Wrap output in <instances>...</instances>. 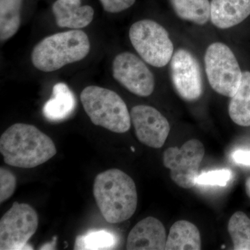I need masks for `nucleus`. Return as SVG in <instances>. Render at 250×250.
Masks as SVG:
<instances>
[{
    "mask_svg": "<svg viewBox=\"0 0 250 250\" xmlns=\"http://www.w3.org/2000/svg\"><path fill=\"white\" fill-rule=\"evenodd\" d=\"M0 152L6 164L21 168H34L56 154L55 145L34 125L16 123L0 138Z\"/></svg>",
    "mask_w": 250,
    "mask_h": 250,
    "instance_id": "obj_1",
    "label": "nucleus"
},
{
    "mask_svg": "<svg viewBox=\"0 0 250 250\" xmlns=\"http://www.w3.org/2000/svg\"><path fill=\"white\" fill-rule=\"evenodd\" d=\"M93 195L102 215L109 223L129 220L137 208L134 181L119 169H110L98 174L94 181Z\"/></svg>",
    "mask_w": 250,
    "mask_h": 250,
    "instance_id": "obj_2",
    "label": "nucleus"
},
{
    "mask_svg": "<svg viewBox=\"0 0 250 250\" xmlns=\"http://www.w3.org/2000/svg\"><path fill=\"white\" fill-rule=\"evenodd\" d=\"M90 51L87 34L80 29H72L44 38L33 49L31 60L37 70L52 72L83 60Z\"/></svg>",
    "mask_w": 250,
    "mask_h": 250,
    "instance_id": "obj_3",
    "label": "nucleus"
},
{
    "mask_svg": "<svg viewBox=\"0 0 250 250\" xmlns=\"http://www.w3.org/2000/svg\"><path fill=\"white\" fill-rule=\"evenodd\" d=\"M81 102L94 125L112 132L123 133L131 127V114L126 103L116 92L97 85L82 90Z\"/></svg>",
    "mask_w": 250,
    "mask_h": 250,
    "instance_id": "obj_4",
    "label": "nucleus"
},
{
    "mask_svg": "<svg viewBox=\"0 0 250 250\" xmlns=\"http://www.w3.org/2000/svg\"><path fill=\"white\" fill-rule=\"evenodd\" d=\"M129 37L140 57L149 65L166 66L174 54V45L168 32L152 20H141L130 27Z\"/></svg>",
    "mask_w": 250,
    "mask_h": 250,
    "instance_id": "obj_5",
    "label": "nucleus"
},
{
    "mask_svg": "<svg viewBox=\"0 0 250 250\" xmlns=\"http://www.w3.org/2000/svg\"><path fill=\"white\" fill-rule=\"evenodd\" d=\"M206 74L216 93L231 98L236 93L243 72L234 54L223 42L210 44L205 55Z\"/></svg>",
    "mask_w": 250,
    "mask_h": 250,
    "instance_id": "obj_6",
    "label": "nucleus"
},
{
    "mask_svg": "<svg viewBox=\"0 0 250 250\" xmlns=\"http://www.w3.org/2000/svg\"><path fill=\"white\" fill-rule=\"evenodd\" d=\"M38 225L39 217L32 207L14 202L0 220V250H33L27 243Z\"/></svg>",
    "mask_w": 250,
    "mask_h": 250,
    "instance_id": "obj_7",
    "label": "nucleus"
},
{
    "mask_svg": "<svg viewBox=\"0 0 250 250\" xmlns=\"http://www.w3.org/2000/svg\"><path fill=\"white\" fill-rule=\"evenodd\" d=\"M205 152L204 145L197 139L189 140L181 148L166 149L163 156L164 165L170 170V177L174 183L186 189L196 185Z\"/></svg>",
    "mask_w": 250,
    "mask_h": 250,
    "instance_id": "obj_8",
    "label": "nucleus"
},
{
    "mask_svg": "<svg viewBox=\"0 0 250 250\" xmlns=\"http://www.w3.org/2000/svg\"><path fill=\"white\" fill-rule=\"evenodd\" d=\"M112 75L120 84L137 96L148 97L154 92V75L146 62L131 52H122L115 57Z\"/></svg>",
    "mask_w": 250,
    "mask_h": 250,
    "instance_id": "obj_9",
    "label": "nucleus"
},
{
    "mask_svg": "<svg viewBox=\"0 0 250 250\" xmlns=\"http://www.w3.org/2000/svg\"><path fill=\"white\" fill-rule=\"evenodd\" d=\"M170 77L180 98L188 102L201 98L204 90L201 69L191 52L183 48L174 52L170 61Z\"/></svg>",
    "mask_w": 250,
    "mask_h": 250,
    "instance_id": "obj_10",
    "label": "nucleus"
},
{
    "mask_svg": "<svg viewBox=\"0 0 250 250\" xmlns=\"http://www.w3.org/2000/svg\"><path fill=\"white\" fill-rule=\"evenodd\" d=\"M131 123L139 141L149 147H162L170 131V125L161 112L147 105L131 108Z\"/></svg>",
    "mask_w": 250,
    "mask_h": 250,
    "instance_id": "obj_11",
    "label": "nucleus"
},
{
    "mask_svg": "<svg viewBox=\"0 0 250 250\" xmlns=\"http://www.w3.org/2000/svg\"><path fill=\"white\" fill-rule=\"evenodd\" d=\"M166 241V229L163 223L154 217H147L131 230L126 248L129 250H164Z\"/></svg>",
    "mask_w": 250,
    "mask_h": 250,
    "instance_id": "obj_12",
    "label": "nucleus"
},
{
    "mask_svg": "<svg viewBox=\"0 0 250 250\" xmlns=\"http://www.w3.org/2000/svg\"><path fill=\"white\" fill-rule=\"evenodd\" d=\"M52 12L59 27L81 29L89 25L94 18V9L82 5L81 0H57L52 5Z\"/></svg>",
    "mask_w": 250,
    "mask_h": 250,
    "instance_id": "obj_13",
    "label": "nucleus"
},
{
    "mask_svg": "<svg viewBox=\"0 0 250 250\" xmlns=\"http://www.w3.org/2000/svg\"><path fill=\"white\" fill-rule=\"evenodd\" d=\"M250 16V0H212L210 21L221 29L238 25Z\"/></svg>",
    "mask_w": 250,
    "mask_h": 250,
    "instance_id": "obj_14",
    "label": "nucleus"
},
{
    "mask_svg": "<svg viewBox=\"0 0 250 250\" xmlns=\"http://www.w3.org/2000/svg\"><path fill=\"white\" fill-rule=\"evenodd\" d=\"M76 105V98L68 85L60 82L54 85L52 98L46 102L42 113L49 121H62L71 116Z\"/></svg>",
    "mask_w": 250,
    "mask_h": 250,
    "instance_id": "obj_15",
    "label": "nucleus"
},
{
    "mask_svg": "<svg viewBox=\"0 0 250 250\" xmlns=\"http://www.w3.org/2000/svg\"><path fill=\"white\" fill-rule=\"evenodd\" d=\"M201 236L198 228L187 220H179L171 227L166 250H200Z\"/></svg>",
    "mask_w": 250,
    "mask_h": 250,
    "instance_id": "obj_16",
    "label": "nucleus"
},
{
    "mask_svg": "<svg viewBox=\"0 0 250 250\" xmlns=\"http://www.w3.org/2000/svg\"><path fill=\"white\" fill-rule=\"evenodd\" d=\"M229 115L233 123L250 126V72H243L241 83L229 104Z\"/></svg>",
    "mask_w": 250,
    "mask_h": 250,
    "instance_id": "obj_17",
    "label": "nucleus"
},
{
    "mask_svg": "<svg viewBox=\"0 0 250 250\" xmlns=\"http://www.w3.org/2000/svg\"><path fill=\"white\" fill-rule=\"evenodd\" d=\"M174 13L180 19L205 25L210 19L208 0H170Z\"/></svg>",
    "mask_w": 250,
    "mask_h": 250,
    "instance_id": "obj_18",
    "label": "nucleus"
},
{
    "mask_svg": "<svg viewBox=\"0 0 250 250\" xmlns=\"http://www.w3.org/2000/svg\"><path fill=\"white\" fill-rule=\"evenodd\" d=\"M22 0H0V40L16 35L21 24Z\"/></svg>",
    "mask_w": 250,
    "mask_h": 250,
    "instance_id": "obj_19",
    "label": "nucleus"
},
{
    "mask_svg": "<svg viewBox=\"0 0 250 250\" xmlns=\"http://www.w3.org/2000/svg\"><path fill=\"white\" fill-rule=\"evenodd\" d=\"M228 231L233 243V250H250V219L246 213L237 211L228 223Z\"/></svg>",
    "mask_w": 250,
    "mask_h": 250,
    "instance_id": "obj_20",
    "label": "nucleus"
},
{
    "mask_svg": "<svg viewBox=\"0 0 250 250\" xmlns=\"http://www.w3.org/2000/svg\"><path fill=\"white\" fill-rule=\"evenodd\" d=\"M114 233L108 230H92L84 235L77 237L75 250H111L116 244Z\"/></svg>",
    "mask_w": 250,
    "mask_h": 250,
    "instance_id": "obj_21",
    "label": "nucleus"
},
{
    "mask_svg": "<svg viewBox=\"0 0 250 250\" xmlns=\"http://www.w3.org/2000/svg\"><path fill=\"white\" fill-rule=\"evenodd\" d=\"M232 177V172L228 169L208 171L199 174L197 184L203 186L225 187Z\"/></svg>",
    "mask_w": 250,
    "mask_h": 250,
    "instance_id": "obj_22",
    "label": "nucleus"
},
{
    "mask_svg": "<svg viewBox=\"0 0 250 250\" xmlns=\"http://www.w3.org/2000/svg\"><path fill=\"white\" fill-rule=\"evenodd\" d=\"M16 176L5 167L0 168V202L3 203L12 196L16 190Z\"/></svg>",
    "mask_w": 250,
    "mask_h": 250,
    "instance_id": "obj_23",
    "label": "nucleus"
},
{
    "mask_svg": "<svg viewBox=\"0 0 250 250\" xmlns=\"http://www.w3.org/2000/svg\"><path fill=\"white\" fill-rule=\"evenodd\" d=\"M136 0H100L105 11L111 14H117L129 9Z\"/></svg>",
    "mask_w": 250,
    "mask_h": 250,
    "instance_id": "obj_24",
    "label": "nucleus"
},
{
    "mask_svg": "<svg viewBox=\"0 0 250 250\" xmlns=\"http://www.w3.org/2000/svg\"><path fill=\"white\" fill-rule=\"evenodd\" d=\"M231 159L237 164L250 167V150L238 149L231 154Z\"/></svg>",
    "mask_w": 250,
    "mask_h": 250,
    "instance_id": "obj_25",
    "label": "nucleus"
},
{
    "mask_svg": "<svg viewBox=\"0 0 250 250\" xmlns=\"http://www.w3.org/2000/svg\"><path fill=\"white\" fill-rule=\"evenodd\" d=\"M56 240H57V238H56V237H54V239L52 240V241L49 242V243H45V244H44L43 246H41L40 249L39 250H49L55 249V248H55L56 243H57V241H56Z\"/></svg>",
    "mask_w": 250,
    "mask_h": 250,
    "instance_id": "obj_26",
    "label": "nucleus"
},
{
    "mask_svg": "<svg viewBox=\"0 0 250 250\" xmlns=\"http://www.w3.org/2000/svg\"><path fill=\"white\" fill-rule=\"evenodd\" d=\"M246 190L247 195H248V196L249 197L250 199V177L246 180Z\"/></svg>",
    "mask_w": 250,
    "mask_h": 250,
    "instance_id": "obj_27",
    "label": "nucleus"
}]
</instances>
